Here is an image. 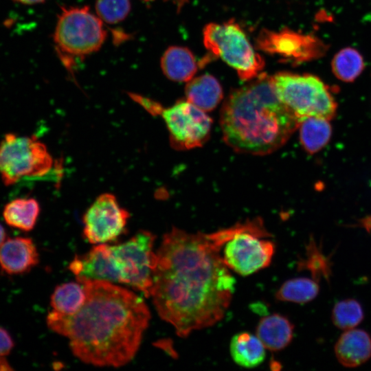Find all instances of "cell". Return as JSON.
Here are the masks:
<instances>
[{"instance_id":"cell-18","label":"cell","mask_w":371,"mask_h":371,"mask_svg":"<svg viewBox=\"0 0 371 371\" xmlns=\"http://www.w3.org/2000/svg\"><path fill=\"white\" fill-rule=\"evenodd\" d=\"M187 100L204 111L216 108L223 98V90L218 80L205 74L188 81L186 87Z\"/></svg>"},{"instance_id":"cell-8","label":"cell","mask_w":371,"mask_h":371,"mask_svg":"<svg viewBox=\"0 0 371 371\" xmlns=\"http://www.w3.org/2000/svg\"><path fill=\"white\" fill-rule=\"evenodd\" d=\"M53 164L45 145L34 136L8 133L0 141V177L5 186L23 177H42Z\"/></svg>"},{"instance_id":"cell-26","label":"cell","mask_w":371,"mask_h":371,"mask_svg":"<svg viewBox=\"0 0 371 371\" xmlns=\"http://www.w3.org/2000/svg\"><path fill=\"white\" fill-rule=\"evenodd\" d=\"M130 0H96L95 13L103 23L116 24L122 21L131 10Z\"/></svg>"},{"instance_id":"cell-15","label":"cell","mask_w":371,"mask_h":371,"mask_svg":"<svg viewBox=\"0 0 371 371\" xmlns=\"http://www.w3.org/2000/svg\"><path fill=\"white\" fill-rule=\"evenodd\" d=\"M335 352L337 360L344 366H360L371 357V337L361 329L346 330L337 341Z\"/></svg>"},{"instance_id":"cell-11","label":"cell","mask_w":371,"mask_h":371,"mask_svg":"<svg viewBox=\"0 0 371 371\" xmlns=\"http://www.w3.org/2000/svg\"><path fill=\"white\" fill-rule=\"evenodd\" d=\"M129 216L113 194H102L83 216V235L92 244L112 241L124 233Z\"/></svg>"},{"instance_id":"cell-17","label":"cell","mask_w":371,"mask_h":371,"mask_svg":"<svg viewBox=\"0 0 371 371\" xmlns=\"http://www.w3.org/2000/svg\"><path fill=\"white\" fill-rule=\"evenodd\" d=\"M160 64L164 74L169 80L177 82H188L197 71L194 55L183 47H168L163 54Z\"/></svg>"},{"instance_id":"cell-21","label":"cell","mask_w":371,"mask_h":371,"mask_svg":"<svg viewBox=\"0 0 371 371\" xmlns=\"http://www.w3.org/2000/svg\"><path fill=\"white\" fill-rule=\"evenodd\" d=\"M329 121L322 117H308L300 122V139L306 151L315 153L327 144L332 134Z\"/></svg>"},{"instance_id":"cell-19","label":"cell","mask_w":371,"mask_h":371,"mask_svg":"<svg viewBox=\"0 0 371 371\" xmlns=\"http://www.w3.org/2000/svg\"><path fill=\"white\" fill-rule=\"evenodd\" d=\"M265 349L256 335L247 332L235 335L229 344L233 361L237 365L247 368H255L264 361Z\"/></svg>"},{"instance_id":"cell-3","label":"cell","mask_w":371,"mask_h":371,"mask_svg":"<svg viewBox=\"0 0 371 371\" xmlns=\"http://www.w3.org/2000/svg\"><path fill=\"white\" fill-rule=\"evenodd\" d=\"M220 123L224 141L235 151L265 155L282 146L300 122L277 96L271 77L263 75L229 95Z\"/></svg>"},{"instance_id":"cell-25","label":"cell","mask_w":371,"mask_h":371,"mask_svg":"<svg viewBox=\"0 0 371 371\" xmlns=\"http://www.w3.org/2000/svg\"><path fill=\"white\" fill-rule=\"evenodd\" d=\"M363 318L361 304L355 300L348 299L337 302L332 313L333 324L342 330H349L358 326Z\"/></svg>"},{"instance_id":"cell-30","label":"cell","mask_w":371,"mask_h":371,"mask_svg":"<svg viewBox=\"0 0 371 371\" xmlns=\"http://www.w3.org/2000/svg\"><path fill=\"white\" fill-rule=\"evenodd\" d=\"M6 232L3 225L0 223V247L6 239Z\"/></svg>"},{"instance_id":"cell-12","label":"cell","mask_w":371,"mask_h":371,"mask_svg":"<svg viewBox=\"0 0 371 371\" xmlns=\"http://www.w3.org/2000/svg\"><path fill=\"white\" fill-rule=\"evenodd\" d=\"M258 43L262 49L292 60H306L321 52V44L315 38L290 30L265 32Z\"/></svg>"},{"instance_id":"cell-13","label":"cell","mask_w":371,"mask_h":371,"mask_svg":"<svg viewBox=\"0 0 371 371\" xmlns=\"http://www.w3.org/2000/svg\"><path fill=\"white\" fill-rule=\"evenodd\" d=\"M69 269L76 278L120 283L109 245L106 243L97 244L87 253L75 256Z\"/></svg>"},{"instance_id":"cell-4","label":"cell","mask_w":371,"mask_h":371,"mask_svg":"<svg viewBox=\"0 0 371 371\" xmlns=\"http://www.w3.org/2000/svg\"><path fill=\"white\" fill-rule=\"evenodd\" d=\"M106 37L104 23L87 6L61 8L53 40L59 58L69 70L76 61L98 52Z\"/></svg>"},{"instance_id":"cell-5","label":"cell","mask_w":371,"mask_h":371,"mask_svg":"<svg viewBox=\"0 0 371 371\" xmlns=\"http://www.w3.org/2000/svg\"><path fill=\"white\" fill-rule=\"evenodd\" d=\"M271 82L280 100L299 122L308 117L330 120L335 116L337 102L318 77L282 72L272 76Z\"/></svg>"},{"instance_id":"cell-6","label":"cell","mask_w":371,"mask_h":371,"mask_svg":"<svg viewBox=\"0 0 371 371\" xmlns=\"http://www.w3.org/2000/svg\"><path fill=\"white\" fill-rule=\"evenodd\" d=\"M261 219L256 218L232 227L222 247L224 264L238 274L247 276L268 267L275 252V245Z\"/></svg>"},{"instance_id":"cell-28","label":"cell","mask_w":371,"mask_h":371,"mask_svg":"<svg viewBox=\"0 0 371 371\" xmlns=\"http://www.w3.org/2000/svg\"><path fill=\"white\" fill-rule=\"evenodd\" d=\"M12 368L7 361L5 357H0V371L12 370Z\"/></svg>"},{"instance_id":"cell-20","label":"cell","mask_w":371,"mask_h":371,"mask_svg":"<svg viewBox=\"0 0 371 371\" xmlns=\"http://www.w3.org/2000/svg\"><path fill=\"white\" fill-rule=\"evenodd\" d=\"M38 202L34 198H17L3 207V217L11 227L24 232L34 229L40 213Z\"/></svg>"},{"instance_id":"cell-1","label":"cell","mask_w":371,"mask_h":371,"mask_svg":"<svg viewBox=\"0 0 371 371\" xmlns=\"http://www.w3.org/2000/svg\"><path fill=\"white\" fill-rule=\"evenodd\" d=\"M223 245L217 232L173 227L163 236L150 296L159 317L181 337L214 325L230 304L236 281L223 261Z\"/></svg>"},{"instance_id":"cell-16","label":"cell","mask_w":371,"mask_h":371,"mask_svg":"<svg viewBox=\"0 0 371 371\" xmlns=\"http://www.w3.org/2000/svg\"><path fill=\"white\" fill-rule=\"evenodd\" d=\"M294 326L285 317L273 314L262 318L256 327V336L265 348L279 351L286 348L293 337Z\"/></svg>"},{"instance_id":"cell-22","label":"cell","mask_w":371,"mask_h":371,"mask_svg":"<svg viewBox=\"0 0 371 371\" xmlns=\"http://www.w3.org/2000/svg\"><path fill=\"white\" fill-rule=\"evenodd\" d=\"M70 282L56 286L51 296L52 310L65 315L77 313L86 300V291L83 284Z\"/></svg>"},{"instance_id":"cell-9","label":"cell","mask_w":371,"mask_h":371,"mask_svg":"<svg viewBox=\"0 0 371 371\" xmlns=\"http://www.w3.org/2000/svg\"><path fill=\"white\" fill-rule=\"evenodd\" d=\"M203 43L213 54L233 67L242 80L257 76L264 61L240 27L234 22L210 23L203 30Z\"/></svg>"},{"instance_id":"cell-27","label":"cell","mask_w":371,"mask_h":371,"mask_svg":"<svg viewBox=\"0 0 371 371\" xmlns=\"http://www.w3.org/2000/svg\"><path fill=\"white\" fill-rule=\"evenodd\" d=\"M14 341L10 333L3 328L0 327V357H5L12 350Z\"/></svg>"},{"instance_id":"cell-24","label":"cell","mask_w":371,"mask_h":371,"mask_svg":"<svg viewBox=\"0 0 371 371\" xmlns=\"http://www.w3.org/2000/svg\"><path fill=\"white\" fill-rule=\"evenodd\" d=\"M319 293L317 283L307 278H296L284 282L276 293L278 300L295 303H306L316 297Z\"/></svg>"},{"instance_id":"cell-10","label":"cell","mask_w":371,"mask_h":371,"mask_svg":"<svg viewBox=\"0 0 371 371\" xmlns=\"http://www.w3.org/2000/svg\"><path fill=\"white\" fill-rule=\"evenodd\" d=\"M155 238L150 232L140 230L127 241L109 245L120 283L142 291L146 297L150 296L153 285Z\"/></svg>"},{"instance_id":"cell-14","label":"cell","mask_w":371,"mask_h":371,"mask_svg":"<svg viewBox=\"0 0 371 371\" xmlns=\"http://www.w3.org/2000/svg\"><path fill=\"white\" fill-rule=\"evenodd\" d=\"M38 262L37 248L30 238H8L0 247V267L7 274H23Z\"/></svg>"},{"instance_id":"cell-7","label":"cell","mask_w":371,"mask_h":371,"mask_svg":"<svg viewBox=\"0 0 371 371\" xmlns=\"http://www.w3.org/2000/svg\"><path fill=\"white\" fill-rule=\"evenodd\" d=\"M131 98L151 115L162 117L175 148L192 149L202 146L208 139L212 124L211 117L188 100L164 108L159 103L141 95L131 93Z\"/></svg>"},{"instance_id":"cell-2","label":"cell","mask_w":371,"mask_h":371,"mask_svg":"<svg viewBox=\"0 0 371 371\" xmlns=\"http://www.w3.org/2000/svg\"><path fill=\"white\" fill-rule=\"evenodd\" d=\"M86 300L75 314L52 311L47 325L69 339L73 354L95 366L120 367L137 353L150 319L144 301L130 290L113 282L76 278Z\"/></svg>"},{"instance_id":"cell-31","label":"cell","mask_w":371,"mask_h":371,"mask_svg":"<svg viewBox=\"0 0 371 371\" xmlns=\"http://www.w3.org/2000/svg\"><path fill=\"white\" fill-rule=\"evenodd\" d=\"M143 1H153V0H143Z\"/></svg>"},{"instance_id":"cell-23","label":"cell","mask_w":371,"mask_h":371,"mask_svg":"<svg viewBox=\"0 0 371 371\" xmlns=\"http://www.w3.org/2000/svg\"><path fill=\"white\" fill-rule=\"evenodd\" d=\"M333 74L339 80L350 82L357 78L364 69L365 65L361 54L352 47L339 51L331 63Z\"/></svg>"},{"instance_id":"cell-29","label":"cell","mask_w":371,"mask_h":371,"mask_svg":"<svg viewBox=\"0 0 371 371\" xmlns=\"http://www.w3.org/2000/svg\"><path fill=\"white\" fill-rule=\"evenodd\" d=\"M15 2L26 4V5H32L40 3L45 1L46 0H12Z\"/></svg>"}]
</instances>
